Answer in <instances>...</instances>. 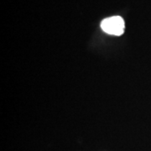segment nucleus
Returning <instances> with one entry per match:
<instances>
[{"label":"nucleus","mask_w":151,"mask_h":151,"mask_svg":"<svg viewBox=\"0 0 151 151\" xmlns=\"http://www.w3.org/2000/svg\"><path fill=\"white\" fill-rule=\"evenodd\" d=\"M101 28L107 34L113 35H121L124 32L125 23L122 17H110L103 19L101 23Z\"/></svg>","instance_id":"obj_1"}]
</instances>
